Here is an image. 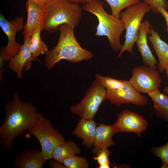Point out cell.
I'll return each instance as SVG.
<instances>
[{"mask_svg": "<svg viewBox=\"0 0 168 168\" xmlns=\"http://www.w3.org/2000/svg\"><path fill=\"white\" fill-rule=\"evenodd\" d=\"M4 109L5 119L0 127V145L10 149L15 139L43 116L32 105L21 100L17 92L8 100Z\"/></svg>", "mask_w": 168, "mask_h": 168, "instance_id": "cell-1", "label": "cell"}, {"mask_svg": "<svg viewBox=\"0 0 168 168\" xmlns=\"http://www.w3.org/2000/svg\"><path fill=\"white\" fill-rule=\"evenodd\" d=\"M59 40L56 45L47 51L44 58L45 65L48 70L52 69L61 60L77 63L91 59L93 53L82 48L74 34V29L67 24L60 25Z\"/></svg>", "mask_w": 168, "mask_h": 168, "instance_id": "cell-2", "label": "cell"}, {"mask_svg": "<svg viewBox=\"0 0 168 168\" xmlns=\"http://www.w3.org/2000/svg\"><path fill=\"white\" fill-rule=\"evenodd\" d=\"M44 30L52 33L61 25L67 24L74 29L81 19L82 8L78 4L68 0H53L45 7Z\"/></svg>", "mask_w": 168, "mask_h": 168, "instance_id": "cell-3", "label": "cell"}, {"mask_svg": "<svg viewBox=\"0 0 168 168\" xmlns=\"http://www.w3.org/2000/svg\"><path fill=\"white\" fill-rule=\"evenodd\" d=\"M82 8L98 18L99 23L95 35L107 36L111 49L115 51H120L122 45L120 37L125 29L122 20L108 14L103 7V2L100 0H93L85 4Z\"/></svg>", "mask_w": 168, "mask_h": 168, "instance_id": "cell-4", "label": "cell"}, {"mask_svg": "<svg viewBox=\"0 0 168 168\" xmlns=\"http://www.w3.org/2000/svg\"><path fill=\"white\" fill-rule=\"evenodd\" d=\"M99 81L106 90V99L112 105L120 107L128 103L138 106L147 104V98L137 91L128 81L102 75Z\"/></svg>", "mask_w": 168, "mask_h": 168, "instance_id": "cell-5", "label": "cell"}, {"mask_svg": "<svg viewBox=\"0 0 168 168\" xmlns=\"http://www.w3.org/2000/svg\"><path fill=\"white\" fill-rule=\"evenodd\" d=\"M151 9V7L145 2H140L128 7L120 13V18L124 23L126 31L125 40L118 58L121 57L125 51L134 55L133 47L138 39L142 20L145 14Z\"/></svg>", "mask_w": 168, "mask_h": 168, "instance_id": "cell-6", "label": "cell"}, {"mask_svg": "<svg viewBox=\"0 0 168 168\" xmlns=\"http://www.w3.org/2000/svg\"><path fill=\"white\" fill-rule=\"evenodd\" d=\"M28 131L39 141L45 161L52 159L54 150L65 141L62 134L54 128L49 119L43 116L36 121Z\"/></svg>", "mask_w": 168, "mask_h": 168, "instance_id": "cell-7", "label": "cell"}, {"mask_svg": "<svg viewBox=\"0 0 168 168\" xmlns=\"http://www.w3.org/2000/svg\"><path fill=\"white\" fill-rule=\"evenodd\" d=\"M106 94L105 87L96 79L81 101L70 107L71 113L79 115L80 119H93L100 106L106 99Z\"/></svg>", "mask_w": 168, "mask_h": 168, "instance_id": "cell-8", "label": "cell"}, {"mask_svg": "<svg viewBox=\"0 0 168 168\" xmlns=\"http://www.w3.org/2000/svg\"><path fill=\"white\" fill-rule=\"evenodd\" d=\"M128 81L138 92L147 94L159 89L162 82L159 71L144 65L133 68Z\"/></svg>", "mask_w": 168, "mask_h": 168, "instance_id": "cell-9", "label": "cell"}, {"mask_svg": "<svg viewBox=\"0 0 168 168\" xmlns=\"http://www.w3.org/2000/svg\"><path fill=\"white\" fill-rule=\"evenodd\" d=\"M24 18L18 16L11 21H8L2 14L0 15V26L8 37L7 45L0 48V59L9 61L19 51L22 45L17 43L16 40L17 32L23 30Z\"/></svg>", "mask_w": 168, "mask_h": 168, "instance_id": "cell-10", "label": "cell"}, {"mask_svg": "<svg viewBox=\"0 0 168 168\" xmlns=\"http://www.w3.org/2000/svg\"><path fill=\"white\" fill-rule=\"evenodd\" d=\"M111 125L114 134L133 132L139 137L146 129L148 123L139 114L126 109L117 115L116 122Z\"/></svg>", "mask_w": 168, "mask_h": 168, "instance_id": "cell-11", "label": "cell"}, {"mask_svg": "<svg viewBox=\"0 0 168 168\" xmlns=\"http://www.w3.org/2000/svg\"><path fill=\"white\" fill-rule=\"evenodd\" d=\"M25 6L27 18L22 32L24 40L31 37L37 27L40 26L44 30L45 15V7L36 2L28 0Z\"/></svg>", "mask_w": 168, "mask_h": 168, "instance_id": "cell-12", "label": "cell"}, {"mask_svg": "<svg viewBox=\"0 0 168 168\" xmlns=\"http://www.w3.org/2000/svg\"><path fill=\"white\" fill-rule=\"evenodd\" d=\"M30 37L24 40L23 44L18 53L9 61V67L15 72L17 77L22 79L24 68L26 72L31 69L32 61L35 60L42 64L40 61L34 57L30 49Z\"/></svg>", "mask_w": 168, "mask_h": 168, "instance_id": "cell-13", "label": "cell"}, {"mask_svg": "<svg viewBox=\"0 0 168 168\" xmlns=\"http://www.w3.org/2000/svg\"><path fill=\"white\" fill-rule=\"evenodd\" d=\"M151 26L150 21L146 20L142 22L139 30L138 39L136 42L144 65L156 69V64H158L152 53L147 43V35H150Z\"/></svg>", "mask_w": 168, "mask_h": 168, "instance_id": "cell-14", "label": "cell"}, {"mask_svg": "<svg viewBox=\"0 0 168 168\" xmlns=\"http://www.w3.org/2000/svg\"><path fill=\"white\" fill-rule=\"evenodd\" d=\"M45 162L41 151L31 148L20 152L14 158L13 165L18 168H42Z\"/></svg>", "mask_w": 168, "mask_h": 168, "instance_id": "cell-15", "label": "cell"}, {"mask_svg": "<svg viewBox=\"0 0 168 168\" xmlns=\"http://www.w3.org/2000/svg\"><path fill=\"white\" fill-rule=\"evenodd\" d=\"M98 124L93 119L81 118L72 134L82 140V145L91 149Z\"/></svg>", "mask_w": 168, "mask_h": 168, "instance_id": "cell-16", "label": "cell"}, {"mask_svg": "<svg viewBox=\"0 0 168 168\" xmlns=\"http://www.w3.org/2000/svg\"><path fill=\"white\" fill-rule=\"evenodd\" d=\"M114 134L111 125L99 124L96 128L92 152L96 154L100 150L114 145L112 139Z\"/></svg>", "mask_w": 168, "mask_h": 168, "instance_id": "cell-17", "label": "cell"}, {"mask_svg": "<svg viewBox=\"0 0 168 168\" xmlns=\"http://www.w3.org/2000/svg\"><path fill=\"white\" fill-rule=\"evenodd\" d=\"M150 35L147 37L151 42L158 58V70L162 73L168 64V44L161 39L158 33L151 26Z\"/></svg>", "mask_w": 168, "mask_h": 168, "instance_id": "cell-18", "label": "cell"}, {"mask_svg": "<svg viewBox=\"0 0 168 168\" xmlns=\"http://www.w3.org/2000/svg\"><path fill=\"white\" fill-rule=\"evenodd\" d=\"M148 94L153 103L156 116L168 123V96L159 89Z\"/></svg>", "mask_w": 168, "mask_h": 168, "instance_id": "cell-19", "label": "cell"}, {"mask_svg": "<svg viewBox=\"0 0 168 168\" xmlns=\"http://www.w3.org/2000/svg\"><path fill=\"white\" fill-rule=\"evenodd\" d=\"M81 151L74 141L71 140L65 141L54 150L52 154V159L63 163L65 159L79 154Z\"/></svg>", "mask_w": 168, "mask_h": 168, "instance_id": "cell-20", "label": "cell"}, {"mask_svg": "<svg viewBox=\"0 0 168 168\" xmlns=\"http://www.w3.org/2000/svg\"><path fill=\"white\" fill-rule=\"evenodd\" d=\"M42 30L41 27H37L30 37V49L33 56L35 58L48 51V47L41 38L40 33Z\"/></svg>", "mask_w": 168, "mask_h": 168, "instance_id": "cell-21", "label": "cell"}, {"mask_svg": "<svg viewBox=\"0 0 168 168\" xmlns=\"http://www.w3.org/2000/svg\"><path fill=\"white\" fill-rule=\"evenodd\" d=\"M109 5L111 14L117 18H120L121 12L124 8L140 2V0H105Z\"/></svg>", "mask_w": 168, "mask_h": 168, "instance_id": "cell-22", "label": "cell"}, {"mask_svg": "<svg viewBox=\"0 0 168 168\" xmlns=\"http://www.w3.org/2000/svg\"><path fill=\"white\" fill-rule=\"evenodd\" d=\"M63 163L66 168H87L89 165L86 158L76 155L65 159Z\"/></svg>", "mask_w": 168, "mask_h": 168, "instance_id": "cell-23", "label": "cell"}, {"mask_svg": "<svg viewBox=\"0 0 168 168\" xmlns=\"http://www.w3.org/2000/svg\"><path fill=\"white\" fill-rule=\"evenodd\" d=\"M111 152L108 148H103L100 150L93 157V159L97 161L99 165V168H109L110 163L109 157Z\"/></svg>", "mask_w": 168, "mask_h": 168, "instance_id": "cell-24", "label": "cell"}, {"mask_svg": "<svg viewBox=\"0 0 168 168\" xmlns=\"http://www.w3.org/2000/svg\"><path fill=\"white\" fill-rule=\"evenodd\" d=\"M152 152L159 157L163 162L161 168H168V142L160 147H151Z\"/></svg>", "mask_w": 168, "mask_h": 168, "instance_id": "cell-25", "label": "cell"}, {"mask_svg": "<svg viewBox=\"0 0 168 168\" xmlns=\"http://www.w3.org/2000/svg\"><path fill=\"white\" fill-rule=\"evenodd\" d=\"M143 0L151 7L152 12L155 13H159L158 9L159 7H162L166 10L168 9V2L166 0Z\"/></svg>", "mask_w": 168, "mask_h": 168, "instance_id": "cell-26", "label": "cell"}, {"mask_svg": "<svg viewBox=\"0 0 168 168\" xmlns=\"http://www.w3.org/2000/svg\"><path fill=\"white\" fill-rule=\"evenodd\" d=\"M48 164L51 168H66L63 163L59 162L53 159H50Z\"/></svg>", "mask_w": 168, "mask_h": 168, "instance_id": "cell-27", "label": "cell"}, {"mask_svg": "<svg viewBox=\"0 0 168 168\" xmlns=\"http://www.w3.org/2000/svg\"><path fill=\"white\" fill-rule=\"evenodd\" d=\"M158 11L165 18L166 25V31L168 33V12L163 8L160 7L158 8Z\"/></svg>", "mask_w": 168, "mask_h": 168, "instance_id": "cell-28", "label": "cell"}, {"mask_svg": "<svg viewBox=\"0 0 168 168\" xmlns=\"http://www.w3.org/2000/svg\"><path fill=\"white\" fill-rule=\"evenodd\" d=\"M35 2H36L42 6L45 7L48 2L49 0H30Z\"/></svg>", "mask_w": 168, "mask_h": 168, "instance_id": "cell-29", "label": "cell"}, {"mask_svg": "<svg viewBox=\"0 0 168 168\" xmlns=\"http://www.w3.org/2000/svg\"><path fill=\"white\" fill-rule=\"evenodd\" d=\"M71 2L76 3L77 4L79 3H84L85 4L90 2L93 0H68Z\"/></svg>", "mask_w": 168, "mask_h": 168, "instance_id": "cell-30", "label": "cell"}, {"mask_svg": "<svg viewBox=\"0 0 168 168\" xmlns=\"http://www.w3.org/2000/svg\"><path fill=\"white\" fill-rule=\"evenodd\" d=\"M164 93L168 95V86L165 87L163 89Z\"/></svg>", "mask_w": 168, "mask_h": 168, "instance_id": "cell-31", "label": "cell"}, {"mask_svg": "<svg viewBox=\"0 0 168 168\" xmlns=\"http://www.w3.org/2000/svg\"><path fill=\"white\" fill-rule=\"evenodd\" d=\"M165 70V72H166V74L167 76L168 79V64H167V65L166 66V67Z\"/></svg>", "mask_w": 168, "mask_h": 168, "instance_id": "cell-32", "label": "cell"}, {"mask_svg": "<svg viewBox=\"0 0 168 168\" xmlns=\"http://www.w3.org/2000/svg\"><path fill=\"white\" fill-rule=\"evenodd\" d=\"M49 2L53 0H49Z\"/></svg>", "mask_w": 168, "mask_h": 168, "instance_id": "cell-33", "label": "cell"}]
</instances>
